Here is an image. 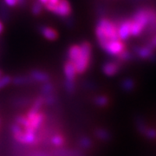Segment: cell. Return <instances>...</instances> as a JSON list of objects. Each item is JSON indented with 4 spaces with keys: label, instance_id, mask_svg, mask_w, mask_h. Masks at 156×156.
I'll return each mask as SVG.
<instances>
[{
    "label": "cell",
    "instance_id": "6da1fadb",
    "mask_svg": "<svg viewBox=\"0 0 156 156\" xmlns=\"http://www.w3.org/2000/svg\"><path fill=\"white\" fill-rule=\"evenodd\" d=\"M95 32L98 45L101 50H103L106 45L112 42L121 40L118 36L116 23L106 17L98 18L95 25Z\"/></svg>",
    "mask_w": 156,
    "mask_h": 156
},
{
    "label": "cell",
    "instance_id": "7a4b0ae2",
    "mask_svg": "<svg viewBox=\"0 0 156 156\" xmlns=\"http://www.w3.org/2000/svg\"><path fill=\"white\" fill-rule=\"evenodd\" d=\"M81 52L76 60L72 62L75 66L77 75H83L88 70L92 56V46L88 41H84L80 44Z\"/></svg>",
    "mask_w": 156,
    "mask_h": 156
},
{
    "label": "cell",
    "instance_id": "3957f363",
    "mask_svg": "<svg viewBox=\"0 0 156 156\" xmlns=\"http://www.w3.org/2000/svg\"><path fill=\"white\" fill-rule=\"evenodd\" d=\"M131 37H139L147 28V11L146 8H140L129 17Z\"/></svg>",
    "mask_w": 156,
    "mask_h": 156
},
{
    "label": "cell",
    "instance_id": "277c9868",
    "mask_svg": "<svg viewBox=\"0 0 156 156\" xmlns=\"http://www.w3.org/2000/svg\"><path fill=\"white\" fill-rule=\"evenodd\" d=\"M12 137L19 144L25 146L37 145L40 140L37 132L30 129H24L23 128H22V130L18 134Z\"/></svg>",
    "mask_w": 156,
    "mask_h": 156
},
{
    "label": "cell",
    "instance_id": "5b68a950",
    "mask_svg": "<svg viewBox=\"0 0 156 156\" xmlns=\"http://www.w3.org/2000/svg\"><path fill=\"white\" fill-rule=\"evenodd\" d=\"M46 11H50L55 14L56 16L62 18H66L70 16L72 12V8L69 0H60V2L56 5H45L44 6Z\"/></svg>",
    "mask_w": 156,
    "mask_h": 156
},
{
    "label": "cell",
    "instance_id": "8992f818",
    "mask_svg": "<svg viewBox=\"0 0 156 156\" xmlns=\"http://www.w3.org/2000/svg\"><path fill=\"white\" fill-rule=\"evenodd\" d=\"M25 115L30 122V127L37 132L42 128L46 121V115L42 110L35 111L29 108L28 111L25 113Z\"/></svg>",
    "mask_w": 156,
    "mask_h": 156
},
{
    "label": "cell",
    "instance_id": "52a82bcc",
    "mask_svg": "<svg viewBox=\"0 0 156 156\" xmlns=\"http://www.w3.org/2000/svg\"><path fill=\"white\" fill-rule=\"evenodd\" d=\"M122 63L118 60L106 62L101 66V72L108 77L115 76L120 71V69L122 68Z\"/></svg>",
    "mask_w": 156,
    "mask_h": 156
},
{
    "label": "cell",
    "instance_id": "ba28073f",
    "mask_svg": "<svg viewBox=\"0 0 156 156\" xmlns=\"http://www.w3.org/2000/svg\"><path fill=\"white\" fill-rule=\"evenodd\" d=\"M134 51L135 55L142 60H154L156 56L155 51L152 50L147 44L135 47Z\"/></svg>",
    "mask_w": 156,
    "mask_h": 156
},
{
    "label": "cell",
    "instance_id": "9c48e42d",
    "mask_svg": "<svg viewBox=\"0 0 156 156\" xmlns=\"http://www.w3.org/2000/svg\"><path fill=\"white\" fill-rule=\"evenodd\" d=\"M125 49H126V44H124V42L122 40H116L106 45L102 50L105 51V53H107L108 55L116 57Z\"/></svg>",
    "mask_w": 156,
    "mask_h": 156
},
{
    "label": "cell",
    "instance_id": "30bf717a",
    "mask_svg": "<svg viewBox=\"0 0 156 156\" xmlns=\"http://www.w3.org/2000/svg\"><path fill=\"white\" fill-rule=\"evenodd\" d=\"M118 36L122 41H126L131 37V28L129 18H125L119 23H116Z\"/></svg>",
    "mask_w": 156,
    "mask_h": 156
},
{
    "label": "cell",
    "instance_id": "8fae6325",
    "mask_svg": "<svg viewBox=\"0 0 156 156\" xmlns=\"http://www.w3.org/2000/svg\"><path fill=\"white\" fill-rule=\"evenodd\" d=\"M29 76L31 79V81L37 83H44L50 81V75L46 71H44L42 69H35L29 72Z\"/></svg>",
    "mask_w": 156,
    "mask_h": 156
},
{
    "label": "cell",
    "instance_id": "7c38bea8",
    "mask_svg": "<svg viewBox=\"0 0 156 156\" xmlns=\"http://www.w3.org/2000/svg\"><path fill=\"white\" fill-rule=\"evenodd\" d=\"M147 32L148 35L156 33V9L147 7Z\"/></svg>",
    "mask_w": 156,
    "mask_h": 156
},
{
    "label": "cell",
    "instance_id": "4fadbf2b",
    "mask_svg": "<svg viewBox=\"0 0 156 156\" xmlns=\"http://www.w3.org/2000/svg\"><path fill=\"white\" fill-rule=\"evenodd\" d=\"M38 30L40 34L46 40H49V41H56L59 37V34L56 29L48 26V25H40L38 27Z\"/></svg>",
    "mask_w": 156,
    "mask_h": 156
},
{
    "label": "cell",
    "instance_id": "5bb4252c",
    "mask_svg": "<svg viewBox=\"0 0 156 156\" xmlns=\"http://www.w3.org/2000/svg\"><path fill=\"white\" fill-rule=\"evenodd\" d=\"M63 75H64V80L67 81H71V82H76L77 73L76 71L75 66L71 62L66 61L63 64Z\"/></svg>",
    "mask_w": 156,
    "mask_h": 156
},
{
    "label": "cell",
    "instance_id": "9a60e30c",
    "mask_svg": "<svg viewBox=\"0 0 156 156\" xmlns=\"http://www.w3.org/2000/svg\"><path fill=\"white\" fill-rule=\"evenodd\" d=\"M93 134H94L95 139L98 140L99 141H101V142L109 141L112 138L111 132L108 129L105 128H101V127L95 128Z\"/></svg>",
    "mask_w": 156,
    "mask_h": 156
},
{
    "label": "cell",
    "instance_id": "2e32d148",
    "mask_svg": "<svg viewBox=\"0 0 156 156\" xmlns=\"http://www.w3.org/2000/svg\"><path fill=\"white\" fill-rule=\"evenodd\" d=\"M53 156H83V153L81 150L78 149H69V148H65L60 147V148H56V150L52 154Z\"/></svg>",
    "mask_w": 156,
    "mask_h": 156
},
{
    "label": "cell",
    "instance_id": "e0dca14e",
    "mask_svg": "<svg viewBox=\"0 0 156 156\" xmlns=\"http://www.w3.org/2000/svg\"><path fill=\"white\" fill-rule=\"evenodd\" d=\"M67 140L66 137L61 133H57V134H54L50 138V145L55 147L56 148H60V147H63L66 145Z\"/></svg>",
    "mask_w": 156,
    "mask_h": 156
},
{
    "label": "cell",
    "instance_id": "ac0fdd59",
    "mask_svg": "<svg viewBox=\"0 0 156 156\" xmlns=\"http://www.w3.org/2000/svg\"><path fill=\"white\" fill-rule=\"evenodd\" d=\"M11 83L14 84L15 86H25L33 83V82L31 81L28 75H18L12 76Z\"/></svg>",
    "mask_w": 156,
    "mask_h": 156
},
{
    "label": "cell",
    "instance_id": "d6986e66",
    "mask_svg": "<svg viewBox=\"0 0 156 156\" xmlns=\"http://www.w3.org/2000/svg\"><path fill=\"white\" fill-rule=\"evenodd\" d=\"M93 102L95 106L100 108H104L109 105L110 103V99L107 95L101 94V95H95L93 99Z\"/></svg>",
    "mask_w": 156,
    "mask_h": 156
},
{
    "label": "cell",
    "instance_id": "ffe728a7",
    "mask_svg": "<svg viewBox=\"0 0 156 156\" xmlns=\"http://www.w3.org/2000/svg\"><path fill=\"white\" fill-rule=\"evenodd\" d=\"M77 145L81 150H89L93 147V140L89 136L83 135L78 139Z\"/></svg>",
    "mask_w": 156,
    "mask_h": 156
},
{
    "label": "cell",
    "instance_id": "44dd1931",
    "mask_svg": "<svg viewBox=\"0 0 156 156\" xmlns=\"http://www.w3.org/2000/svg\"><path fill=\"white\" fill-rule=\"evenodd\" d=\"M80 52H81V49L79 44H72L71 46H69V48L67 50L68 61L74 62L80 55Z\"/></svg>",
    "mask_w": 156,
    "mask_h": 156
},
{
    "label": "cell",
    "instance_id": "7402d4cb",
    "mask_svg": "<svg viewBox=\"0 0 156 156\" xmlns=\"http://www.w3.org/2000/svg\"><path fill=\"white\" fill-rule=\"evenodd\" d=\"M55 91H56L55 85L52 83L50 81V82H47V83L41 84V87H40V95H42V96H46V95L56 94Z\"/></svg>",
    "mask_w": 156,
    "mask_h": 156
},
{
    "label": "cell",
    "instance_id": "603a6c76",
    "mask_svg": "<svg viewBox=\"0 0 156 156\" xmlns=\"http://www.w3.org/2000/svg\"><path fill=\"white\" fill-rule=\"evenodd\" d=\"M10 8H8L7 6L3 3L2 0H0V19L2 21L7 22L10 20L11 17V12H10Z\"/></svg>",
    "mask_w": 156,
    "mask_h": 156
},
{
    "label": "cell",
    "instance_id": "cb8c5ba5",
    "mask_svg": "<svg viewBox=\"0 0 156 156\" xmlns=\"http://www.w3.org/2000/svg\"><path fill=\"white\" fill-rule=\"evenodd\" d=\"M121 87L123 91L131 92L134 90V87H135V82L132 78H125V79H123L122 83H121Z\"/></svg>",
    "mask_w": 156,
    "mask_h": 156
},
{
    "label": "cell",
    "instance_id": "d4e9b609",
    "mask_svg": "<svg viewBox=\"0 0 156 156\" xmlns=\"http://www.w3.org/2000/svg\"><path fill=\"white\" fill-rule=\"evenodd\" d=\"M44 106V97L41 95H39L38 96H37L34 101H32L31 105L30 107V109L35 110V111H40L42 110L43 107Z\"/></svg>",
    "mask_w": 156,
    "mask_h": 156
},
{
    "label": "cell",
    "instance_id": "484cf974",
    "mask_svg": "<svg viewBox=\"0 0 156 156\" xmlns=\"http://www.w3.org/2000/svg\"><path fill=\"white\" fill-rule=\"evenodd\" d=\"M133 58V54L130 50H123L122 52H121L118 56H116V60H118L119 62H121L122 63V62H129L131 59Z\"/></svg>",
    "mask_w": 156,
    "mask_h": 156
},
{
    "label": "cell",
    "instance_id": "4316f807",
    "mask_svg": "<svg viewBox=\"0 0 156 156\" xmlns=\"http://www.w3.org/2000/svg\"><path fill=\"white\" fill-rule=\"evenodd\" d=\"M63 88H64L65 91L67 92L69 95H74L76 93V82L64 80V82H63Z\"/></svg>",
    "mask_w": 156,
    "mask_h": 156
},
{
    "label": "cell",
    "instance_id": "83f0119b",
    "mask_svg": "<svg viewBox=\"0 0 156 156\" xmlns=\"http://www.w3.org/2000/svg\"><path fill=\"white\" fill-rule=\"evenodd\" d=\"M43 10H44V5L42 4H40L38 1H35L30 8L32 15L36 16V17L40 16L43 12Z\"/></svg>",
    "mask_w": 156,
    "mask_h": 156
},
{
    "label": "cell",
    "instance_id": "f1b7e54d",
    "mask_svg": "<svg viewBox=\"0 0 156 156\" xmlns=\"http://www.w3.org/2000/svg\"><path fill=\"white\" fill-rule=\"evenodd\" d=\"M12 76L10 75H3L0 76V90L5 89L8 85L11 83Z\"/></svg>",
    "mask_w": 156,
    "mask_h": 156
},
{
    "label": "cell",
    "instance_id": "f546056e",
    "mask_svg": "<svg viewBox=\"0 0 156 156\" xmlns=\"http://www.w3.org/2000/svg\"><path fill=\"white\" fill-rule=\"evenodd\" d=\"M43 97H44V105H47V106H53L57 101V97H56V94L46 95V96H43Z\"/></svg>",
    "mask_w": 156,
    "mask_h": 156
},
{
    "label": "cell",
    "instance_id": "4dcf8cb0",
    "mask_svg": "<svg viewBox=\"0 0 156 156\" xmlns=\"http://www.w3.org/2000/svg\"><path fill=\"white\" fill-rule=\"evenodd\" d=\"M147 44L148 45L152 50H154L156 52V33L151 35L150 38L148 40V42L147 43Z\"/></svg>",
    "mask_w": 156,
    "mask_h": 156
},
{
    "label": "cell",
    "instance_id": "1f68e13d",
    "mask_svg": "<svg viewBox=\"0 0 156 156\" xmlns=\"http://www.w3.org/2000/svg\"><path fill=\"white\" fill-rule=\"evenodd\" d=\"M144 134L149 139H155L156 129H154V128H147L144 132Z\"/></svg>",
    "mask_w": 156,
    "mask_h": 156
},
{
    "label": "cell",
    "instance_id": "d6a6232c",
    "mask_svg": "<svg viewBox=\"0 0 156 156\" xmlns=\"http://www.w3.org/2000/svg\"><path fill=\"white\" fill-rule=\"evenodd\" d=\"M29 156H53L52 154H50L49 152H46V151H33L31 152Z\"/></svg>",
    "mask_w": 156,
    "mask_h": 156
},
{
    "label": "cell",
    "instance_id": "836d02e7",
    "mask_svg": "<svg viewBox=\"0 0 156 156\" xmlns=\"http://www.w3.org/2000/svg\"><path fill=\"white\" fill-rule=\"evenodd\" d=\"M2 1L8 8H14L17 6V0H2Z\"/></svg>",
    "mask_w": 156,
    "mask_h": 156
},
{
    "label": "cell",
    "instance_id": "e575fe53",
    "mask_svg": "<svg viewBox=\"0 0 156 156\" xmlns=\"http://www.w3.org/2000/svg\"><path fill=\"white\" fill-rule=\"evenodd\" d=\"M17 6L23 7V6H25V5H26L27 0H17Z\"/></svg>",
    "mask_w": 156,
    "mask_h": 156
},
{
    "label": "cell",
    "instance_id": "d590c367",
    "mask_svg": "<svg viewBox=\"0 0 156 156\" xmlns=\"http://www.w3.org/2000/svg\"><path fill=\"white\" fill-rule=\"evenodd\" d=\"M4 30H5V25H4V23H3V21L0 19V35L3 33Z\"/></svg>",
    "mask_w": 156,
    "mask_h": 156
},
{
    "label": "cell",
    "instance_id": "8d00e7d4",
    "mask_svg": "<svg viewBox=\"0 0 156 156\" xmlns=\"http://www.w3.org/2000/svg\"><path fill=\"white\" fill-rule=\"evenodd\" d=\"M37 1H38L40 4H42L44 6L45 5L49 2V0H37Z\"/></svg>",
    "mask_w": 156,
    "mask_h": 156
},
{
    "label": "cell",
    "instance_id": "74e56055",
    "mask_svg": "<svg viewBox=\"0 0 156 156\" xmlns=\"http://www.w3.org/2000/svg\"><path fill=\"white\" fill-rule=\"evenodd\" d=\"M3 75H4V74H3V72H2V71L0 70V76H3Z\"/></svg>",
    "mask_w": 156,
    "mask_h": 156
},
{
    "label": "cell",
    "instance_id": "f35d334b",
    "mask_svg": "<svg viewBox=\"0 0 156 156\" xmlns=\"http://www.w3.org/2000/svg\"><path fill=\"white\" fill-rule=\"evenodd\" d=\"M0 127H1V118H0Z\"/></svg>",
    "mask_w": 156,
    "mask_h": 156
}]
</instances>
